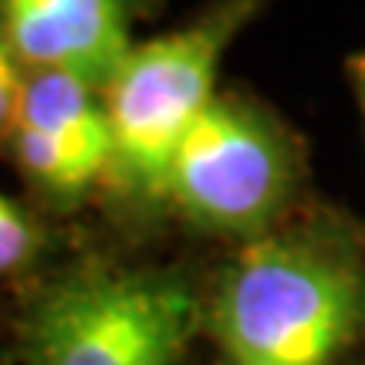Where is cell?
Segmentation results:
<instances>
[{"label": "cell", "instance_id": "obj_1", "mask_svg": "<svg viewBox=\"0 0 365 365\" xmlns=\"http://www.w3.org/2000/svg\"><path fill=\"white\" fill-rule=\"evenodd\" d=\"M365 277L312 237H257L227 264L210 325L234 362L328 365L359 335Z\"/></svg>", "mask_w": 365, "mask_h": 365}, {"label": "cell", "instance_id": "obj_2", "mask_svg": "<svg viewBox=\"0 0 365 365\" xmlns=\"http://www.w3.org/2000/svg\"><path fill=\"white\" fill-rule=\"evenodd\" d=\"M254 0H230L203 21L132 44L102 98L112 125V166L149 196H166L176 149L217 98L220 58L250 21Z\"/></svg>", "mask_w": 365, "mask_h": 365}, {"label": "cell", "instance_id": "obj_3", "mask_svg": "<svg viewBox=\"0 0 365 365\" xmlns=\"http://www.w3.org/2000/svg\"><path fill=\"white\" fill-rule=\"evenodd\" d=\"M196 325L173 274L85 267L48 287L27 318L34 365H176Z\"/></svg>", "mask_w": 365, "mask_h": 365}, {"label": "cell", "instance_id": "obj_4", "mask_svg": "<svg viewBox=\"0 0 365 365\" xmlns=\"http://www.w3.org/2000/svg\"><path fill=\"white\" fill-rule=\"evenodd\" d=\"M291 182L294 159L274 118L217 95L176 149L166 196L203 230L254 237L284 207Z\"/></svg>", "mask_w": 365, "mask_h": 365}, {"label": "cell", "instance_id": "obj_5", "mask_svg": "<svg viewBox=\"0 0 365 365\" xmlns=\"http://www.w3.org/2000/svg\"><path fill=\"white\" fill-rule=\"evenodd\" d=\"M4 44L27 68L68 71L105 88L132 51L125 0H0Z\"/></svg>", "mask_w": 365, "mask_h": 365}, {"label": "cell", "instance_id": "obj_6", "mask_svg": "<svg viewBox=\"0 0 365 365\" xmlns=\"http://www.w3.org/2000/svg\"><path fill=\"white\" fill-rule=\"evenodd\" d=\"M95 91L98 85L78 75L31 68L24 102L7 135L17 125H31L51 135L58 145H65L91 176H98L105 166H112V125H108L105 98H98Z\"/></svg>", "mask_w": 365, "mask_h": 365}, {"label": "cell", "instance_id": "obj_7", "mask_svg": "<svg viewBox=\"0 0 365 365\" xmlns=\"http://www.w3.org/2000/svg\"><path fill=\"white\" fill-rule=\"evenodd\" d=\"M41 234L31 213L14 196H0V271L21 274L34 261Z\"/></svg>", "mask_w": 365, "mask_h": 365}, {"label": "cell", "instance_id": "obj_8", "mask_svg": "<svg viewBox=\"0 0 365 365\" xmlns=\"http://www.w3.org/2000/svg\"><path fill=\"white\" fill-rule=\"evenodd\" d=\"M352 88L359 95V108H362V118H365V54H359L352 61Z\"/></svg>", "mask_w": 365, "mask_h": 365}, {"label": "cell", "instance_id": "obj_9", "mask_svg": "<svg viewBox=\"0 0 365 365\" xmlns=\"http://www.w3.org/2000/svg\"><path fill=\"white\" fill-rule=\"evenodd\" d=\"M230 365H257V362H234V359H230Z\"/></svg>", "mask_w": 365, "mask_h": 365}]
</instances>
